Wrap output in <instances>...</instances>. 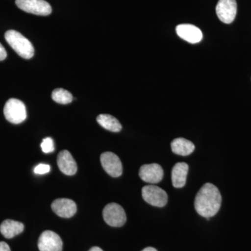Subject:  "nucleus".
Segmentation results:
<instances>
[{"label":"nucleus","mask_w":251,"mask_h":251,"mask_svg":"<svg viewBox=\"0 0 251 251\" xmlns=\"http://www.w3.org/2000/svg\"><path fill=\"white\" fill-rule=\"evenodd\" d=\"M222 197L214 184L206 183L198 191L195 198V209L200 215L209 219L217 214L221 208Z\"/></svg>","instance_id":"obj_1"},{"label":"nucleus","mask_w":251,"mask_h":251,"mask_svg":"<svg viewBox=\"0 0 251 251\" xmlns=\"http://www.w3.org/2000/svg\"><path fill=\"white\" fill-rule=\"evenodd\" d=\"M24 230V225L13 220H5L0 225V232L6 239H11Z\"/></svg>","instance_id":"obj_15"},{"label":"nucleus","mask_w":251,"mask_h":251,"mask_svg":"<svg viewBox=\"0 0 251 251\" xmlns=\"http://www.w3.org/2000/svg\"><path fill=\"white\" fill-rule=\"evenodd\" d=\"M97 122L105 129L117 133L122 130V125L115 117L112 115L102 114L97 118Z\"/></svg>","instance_id":"obj_17"},{"label":"nucleus","mask_w":251,"mask_h":251,"mask_svg":"<svg viewBox=\"0 0 251 251\" xmlns=\"http://www.w3.org/2000/svg\"><path fill=\"white\" fill-rule=\"evenodd\" d=\"M142 251H157L156 249H155L154 248L152 247H148L146 249H144V250Z\"/></svg>","instance_id":"obj_24"},{"label":"nucleus","mask_w":251,"mask_h":251,"mask_svg":"<svg viewBox=\"0 0 251 251\" xmlns=\"http://www.w3.org/2000/svg\"><path fill=\"white\" fill-rule=\"evenodd\" d=\"M188 172V165L186 163H177L172 171V182L175 188L184 187L186 184Z\"/></svg>","instance_id":"obj_14"},{"label":"nucleus","mask_w":251,"mask_h":251,"mask_svg":"<svg viewBox=\"0 0 251 251\" xmlns=\"http://www.w3.org/2000/svg\"><path fill=\"white\" fill-rule=\"evenodd\" d=\"M100 163L104 171L112 177H119L122 174V164L120 158L115 153L106 151L100 156Z\"/></svg>","instance_id":"obj_9"},{"label":"nucleus","mask_w":251,"mask_h":251,"mask_svg":"<svg viewBox=\"0 0 251 251\" xmlns=\"http://www.w3.org/2000/svg\"><path fill=\"white\" fill-rule=\"evenodd\" d=\"M139 176L145 182L157 184L163 179V170L157 163L144 165L140 168Z\"/></svg>","instance_id":"obj_10"},{"label":"nucleus","mask_w":251,"mask_h":251,"mask_svg":"<svg viewBox=\"0 0 251 251\" xmlns=\"http://www.w3.org/2000/svg\"><path fill=\"white\" fill-rule=\"evenodd\" d=\"M57 166L62 173L69 176H72L76 173V162L67 150H63L59 153L57 156Z\"/></svg>","instance_id":"obj_13"},{"label":"nucleus","mask_w":251,"mask_h":251,"mask_svg":"<svg viewBox=\"0 0 251 251\" xmlns=\"http://www.w3.org/2000/svg\"><path fill=\"white\" fill-rule=\"evenodd\" d=\"M171 148L172 151L175 154L186 156L193 152L195 145L190 140L179 138L173 140L171 143Z\"/></svg>","instance_id":"obj_16"},{"label":"nucleus","mask_w":251,"mask_h":251,"mask_svg":"<svg viewBox=\"0 0 251 251\" xmlns=\"http://www.w3.org/2000/svg\"><path fill=\"white\" fill-rule=\"evenodd\" d=\"M103 251L101 249H100L99 247H92V249H90V251Z\"/></svg>","instance_id":"obj_23"},{"label":"nucleus","mask_w":251,"mask_h":251,"mask_svg":"<svg viewBox=\"0 0 251 251\" xmlns=\"http://www.w3.org/2000/svg\"><path fill=\"white\" fill-rule=\"evenodd\" d=\"M176 32L180 38L190 44H198L202 39V31L193 25H179L176 26Z\"/></svg>","instance_id":"obj_12"},{"label":"nucleus","mask_w":251,"mask_h":251,"mask_svg":"<svg viewBox=\"0 0 251 251\" xmlns=\"http://www.w3.org/2000/svg\"><path fill=\"white\" fill-rule=\"evenodd\" d=\"M50 169V166L49 165L41 163L34 168V172L36 175H44L49 173Z\"/></svg>","instance_id":"obj_20"},{"label":"nucleus","mask_w":251,"mask_h":251,"mask_svg":"<svg viewBox=\"0 0 251 251\" xmlns=\"http://www.w3.org/2000/svg\"><path fill=\"white\" fill-rule=\"evenodd\" d=\"M41 148L44 153H49L52 152L54 150L53 140L51 138H46L43 140L41 144Z\"/></svg>","instance_id":"obj_19"},{"label":"nucleus","mask_w":251,"mask_h":251,"mask_svg":"<svg viewBox=\"0 0 251 251\" xmlns=\"http://www.w3.org/2000/svg\"><path fill=\"white\" fill-rule=\"evenodd\" d=\"M19 9L37 16H49L52 13V7L45 0H16Z\"/></svg>","instance_id":"obj_6"},{"label":"nucleus","mask_w":251,"mask_h":251,"mask_svg":"<svg viewBox=\"0 0 251 251\" xmlns=\"http://www.w3.org/2000/svg\"><path fill=\"white\" fill-rule=\"evenodd\" d=\"M51 207L57 216L67 219L75 215L77 211V206L75 202L67 198L55 200L51 204Z\"/></svg>","instance_id":"obj_11"},{"label":"nucleus","mask_w":251,"mask_h":251,"mask_svg":"<svg viewBox=\"0 0 251 251\" xmlns=\"http://www.w3.org/2000/svg\"><path fill=\"white\" fill-rule=\"evenodd\" d=\"M52 99L56 103L66 105L72 103L73 96L69 91L62 88H57L52 92Z\"/></svg>","instance_id":"obj_18"},{"label":"nucleus","mask_w":251,"mask_h":251,"mask_svg":"<svg viewBox=\"0 0 251 251\" xmlns=\"http://www.w3.org/2000/svg\"><path fill=\"white\" fill-rule=\"evenodd\" d=\"M104 221L112 227H122L126 221L125 209L117 203H110L104 207Z\"/></svg>","instance_id":"obj_4"},{"label":"nucleus","mask_w":251,"mask_h":251,"mask_svg":"<svg viewBox=\"0 0 251 251\" xmlns=\"http://www.w3.org/2000/svg\"><path fill=\"white\" fill-rule=\"evenodd\" d=\"M237 4L236 0H219L216 7V15L221 22L230 24L235 19Z\"/></svg>","instance_id":"obj_7"},{"label":"nucleus","mask_w":251,"mask_h":251,"mask_svg":"<svg viewBox=\"0 0 251 251\" xmlns=\"http://www.w3.org/2000/svg\"><path fill=\"white\" fill-rule=\"evenodd\" d=\"M6 56H7V53H6V50H5L4 46L0 44V61L6 59Z\"/></svg>","instance_id":"obj_21"},{"label":"nucleus","mask_w":251,"mask_h":251,"mask_svg":"<svg viewBox=\"0 0 251 251\" xmlns=\"http://www.w3.org/2000/svg\"><path fill=\"white\" fill-rule=\"evenodd\" d=\"M63 243L58 234L46 230L41 234L38 242L40 251H62Z\"/></svg>","instance_id":"obj_8"},{"label":"nucleus","mask_w":251,"mask_h":251,"mask_svg":"<svg viewBox=\"0 0 251 251\" xmlns=\"http://www.w3.org/2000/svg\"><path fill=\"white\" fill-rule=\"evenodd\" d=\"M4 115L6 120L11 123H22L27 118L25 105L17 99H10L5 103Z\"/></svg>","instance_id":"obj_3"},{"label":"nucleus","mask_w":251,"mask_h":251,"mask_svg":"<svg viewBox=\"0 0 251 251\" xmlns=\"http://www.w3.org/2000/svg\"><path fill=\"white\" fill-rule=\"evenodd\" d=\"M5 39L15 52L23 58L29 59L34 56V49L30 41L17 31L9 30L5 33Z\"/></svg>","instance_id":"obj_2"},{"label":"nucleus","mask_w":251,"mask_h":251,"mask_svg":"<svg viewBox=\"0 0 251 251\" xmlns=\"http://www.w3.org/2000/svg\"><path fill=\"white\" fill-rule=\"evenodd\" d=\"M142 196L145 202L157 207H163L168 202V194L166 191L154 185L144 186Z\"/></svg>","instance_id":"obj_5"},{"label":"nucleus","mask_w":251,"mask_h":251,"mask_svg":"<svg viewBox=\"0 0 251 251\" xmlns=\"http://www.w3.org/2000/svg\"><path fill=\"white\" fill-rule=\"evenodd\" d=\"M0 251H11V249L6 243L0 242Z\"/></svg>","instance_id":"obj_22"}]
</instances>
